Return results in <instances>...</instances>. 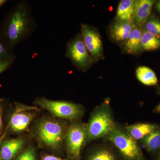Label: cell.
I'll return each mask as SVG.
<instances>
[{
    "instance_id": "21",
    "label": "cell",
    "mask_w": 160,
    "mask_h": 160,
    "mask_svg": "<svg viewBox=\"0 0 160 160\" xmlns=\"http://www.w3.org/2000/svg\"><path fill=\"white\" fill-rule=\"evenodd\" d=\"M14 58L16 56L13 50L9 49L0 35V62Z\"/></svg>"
},
{
    "instance_id": "22",
    "label": "cell",
    "mask_w": 160,
    "mask_h": 160,
    "mask_svg": "<svg viewBox=\"0 0 160 160\" xmlns=\"http://www.w3.org/2000/svg\"><path fill=\"white\" fill-rule=\"evenodd\" d=\"M14 160H37L36 153L34 148L30 146L21 152Z\"/></svg>"
},
{
    "instance_id": "1",
    "label": "cell",
    "mask_w": 160,
    "mask_h": 160,
    "mask_svg": "<svg viewBox=\"0 0 160 160\" xmlns=\"http://www.w3.org/2000/svg\"><path fill=\"white\" fill-rule=\"evenodd\" d=\"M37 23L29 2L20 1L7 13L0 26V35L9 49L22 42L32 34Z\"/></svg>"
},
{
    "instance_id": "29",
    "label": "cell",
    "mask_w": 160,
    "mask_h": 160,
    "mask_svg": "<svg viewBox=\"0 0 160 160\" xmlns=\"http://www.w3.org/2000/svg\"><path fill=\"white\" fill-rule=\"evenodd\" d=\"M8 2V1L7 0H0V8L4 6Z\"/></svg>"
},
{
    "instance_id": "10",
    "label": "cell",
    "mask_w": 160,
    "mask_h": 160,
    "mask_svg": "<svg viewBox=\"0 0 160 160\" xmlns=\"http://www.w3.org/2000/svg\"><path fill=\"white\" fill-rule=\"evenodd\" d=\"M26 141L23 138L3 140L1 146L0 160H13L23 150Z\"/></svg>"
},
{
    "instance_id": "5",
    "label": "cell",
    "mask_w": 160,
    "mask_h": 160,
    "mask_svg": "<svg viewBox=\"0 0 160 160\" xmlns=\"http://www.w3.org/2000/svg\"><path fill=\"white\" fill-rule=\"evenodd\" d=\"M34 103L50 113L61 118L76 121L82 116V106L78 104L64 101H54L46 98H36Z\"/></svg>"
},
{
    "instance_id": "16",
    "label": "cell",
    "mask_w": 160,
    "mask_h": 160,
    "mask_svg": "<svg viewBox=\"0 0 160 160\" xmlns=\"http://www.w3.org/2000/svg\"><path fill=\"white\" fill-rule=\"evenodd\" d=\"M140 141L146 151L154 157L160 151V126Z\"/></svg>"
},
{
    "instance_id": "12",
    "label": "cell",
    "mask_w": 160,
    "mask_h": 160,
    "mask_svg": "<svg viewBox=\"0 0 160 160\" xmlns=\"http://www.w3.org/2000/svg\"><path fill=\"white\" fill-rule=\"evenodd\" d=\"M135 26L134 22L115 21L110 26L111 37L117 42H125Z\"/></svg>"
},
{
    "instance_id": "9",
    "label": "cell",
    "mask_w": 160,
    "mask_h": 160,
    "mask_svg": "<svg viewBox=\"0 0 160 160\" xmlns=\"http://www.w3.org/2000/svg\"><path fill=\"white\" fill-rule=\"evenodd\" d=\"M81 35L83 42L93 62L98 61L102 55V44L99 33L90 25L81 24Z\"/></svg>"
},
{
    "instance_id": "4",
    "label": "cell",
    "mask_w": 160,
    "mask_h": 160,
    "mask_svg": "<svg viewBox=\"0 0 160 160\" xmlns=\"http://www.w3.org/2000/svg\"><path fill=\"white\" fill-rule=\"evenodd\" d=\"M105 138L114 146L122 160H147L136 140L116 124Z\"/></svg>"
},
{
    "instance_id": "17",
    "label": "cell",
    "mask_w": 160,
    "mask_h": 160,
    "mask_svg": "<svg viewBox=\"0 0 160 160\" xmlns=\"http://www.w3.org/2000/svg\"><path fill=\"white\" fill-rule=\"evenodd\" d=\"M86 160H122L117 151L106 146H100L89 152Z\"/></svg>"
},
{
    "instance_id": "28",
    "label": "cell",
    "mask_w": 160,
    "mask_h": 160,
    "mask_svg": "<svg viewBox=\"0 0 160 160\" xmlns=\"http://www.w3.org/2000/svg\"><path fill=\"white\" fill-rule=\"evenodd\" d=\"M153 112L155 113H160V103L155 107L153 109Z\"/></svg>"
},
{
    "instance_id": "18",
    "label": "cell",
    "mask_w": 160,
    "mask_h": 160,
    "mask_svg": "<svg viewBox=\"0 0 160 160\" xmlns=\"http://www.w3.org/2000/svg\"><path fill=\"white\" fill-rule=\"evenodd\" d=\"M138 80L146 86H155L158 83V78L154 72L146 66H140L136 72Z\"/></svg>"
},
{
    "instance_id": "2",
    "label": "cell",
    "mask_w": 160,
    "mask_h": 160,
    "mask_svg": "<svg viewBox=\"0 0 160 160\" xmlns=\"http://www.w3.org/2000/svg\"><path fill=\"white\" fill-rule=\"evenodd\" d=\"M87 124L86 142L105 138L114 128L116 124L108 98L95 109Z\"/></svg>"
},
{
    "instance_id": "3",
    "label": "cell",
    "mask_w": 160,
    "mask_h": 160,
    "mask_svg": "<svg viewBox=\"0 0 160 160\" xmlns=\"http://www.w3.org/2000/svg\"><path fill=\"white\" fill-rule=\"evenodd\" d=\"M68 127L62 122L49 118L43 119L37 126V136L42 146L58 151L62 146Z\"/></svg>"
},
{
    "instance_id": "14",
    "label": "cell",
    "mask_w": 160,
    "mask_h": 160,
    "mask_svg": "<svg viewBox=\"0 0 160 160\" xmlns=\"http://www.w3.org/2000/svg\"><path fill=\"white\" fill-rule=\"evenodd\" d=\"M159 125L150 123H140L126 126V131L135 140H141L159 127Z\"/></svg>"
},
{
    "instance_id": "7",
    "label": "cell",
    "mask_w": 160,
    "mask_h": 160,
    "mask_svg": "<svg viewBox=\"0 0 160 160\" xmlns=\"http://www.w3.org/2000/svg\"><path fill=\"white\" fill-rule=\"evenodd\" d=\"M66 56L79 70L86 72L92 66L93 60L84 44L81 32L66 44Z\"/></svg>"
},
{
    "instance_id": "8",
    "label": "cell",
    "mask_w": 160,
    "mask_h": 160,
    "mask_svg": "<svg viewBox=\"0 0 160 160\" xmlns=\"http://www.w3.org/2000/svg\"><path fill=\"white\" fill-rule=\"evenodd\" d=\"M36 109L38 108L17 103L16 109L12 115L8 125L9 129L16 133L26 131L36 116L34 112L30 110Z\"/></svg>"
},
{
    "instance_id": "24",
    "label": "cell",
    "mask_w": 160,
    "mask_h": 160,
    "mask_svg": "<svg viewBox=\"0 0 160 160\" xmlns=\"http://www.w3.org/2000/svg\"><path fill=\"white\" fill-rule=\"evenodd\" d=\"M5 102L4 99L0 98V137L2 134L3 131V115Z\"/></svg>"
},
{
    "instance_id": "31",
    "label": "cell",
    "mask_w": 160,
    "mask_h": 160,
    "mask_svg": "<svg viewBox=\"0 0 160 160\" xmlns=\"http://www.w3.org/2000/svg\"><path fill=\"white\" fill-rule=\"evenodd\" d=\"M158 92L159 94L160 95V84L158 88Z\"/></svg>"
},
{
    "instance_id": "25",
    "label": "cell",
    "mask_w": 160,
    "mask_h": 160,
    "mask_svg": "<svg viewBox=\"0 0 160 160\" xmlns=\"http://www.w3.org/2000/svg\"><path fill=\"white\" fill-rule=\"evenodd\" d=\"M41 160H69L62 158L58 157L49 154H45L42 157Z\"/></svg>"
},
{
    "instance_id": "26",
    "label": "cell",
    "mask_w": 160,
    "mask_h": 160,
    "mask_svg": "<svg viewBox=\"0 0 160 160\" xmlns=\"http://www.w3.org/2000/svg\"><path fill=\"white\" fill-rule=\"evenodd\" d=\"M8 129H9V126H7L6 129H5V131L3 132L2 134L0 137V156H1V145H2V142L3 140L5 139V137H6V135L7 134V132L8 131Z\"/></svg>"
},
{
    "instance_id": "15",
    "label": "cell",
    "mask_w": 160,
    "mask_h": 160,
    "mask_svg": "<svg viewBox=\"0 0 160 160\" xmlns=\"http://www.w3.org/2000/svg\"><path fill=\"white\" fill-rule=\"evenodd\" d=\"M135 0L120 1L117 11L115 21L133 22Z\"/></svg>"
},
{
    "instance_id": "11",
    "label": "cell",
    "mask_w": 160,
    "mask_h": 160,
    "mask_svg": "<svg viewBox=\"0 0 160 160\" xmlns=\"http://www.w3.org/2000/svg\"><path fill=\"white\" fill-rule=\"evenodd\" d=\"M156 1L153 0H135L133 22L142 28L149 18L152 6Z\"/></svg>"
},
{
    "instance_id": "13",
    "label": "cell",
    "mask_w": 160,
    "mask_h": 160,
    "mask_svg": "<svg viewBox=\"0 0 160 160\" xmlns=\"http://www.w3.org/2000/svg\"><path fill=\"white\" fill-rule=\"evenodd\" d=\"M142 32V28L135 25L124 43L123 48L126 52L132 54H138L142 52L141 42Z\"/></svg>"
},
{
    "instance_id": "6",
    "label": "cell",
    "mask_w": 160,
    "mask_h": 160,
    "mask_svg": "<svg viewBox=\"0 0 160 160\" xmlns=\"http://www.w3.org/2000/svg\"><path fill=\"white\" fill-rule=\"evenodd\" d=\"M87 124L72 121L68 126L65 141L69 160H81V151L86 142Z\"/></svg>"
},
{
    "instance_id": "20",
    "label": "cell",
    "mask_w": 160,
    "mask_h": 160,
    "mask_svg": "<svg viewBox=\"0 0 160 160\" xmlns=\"http://www.w3.org/2000/svg\"><path fill=\"white\" fill-rule=\"evenodd\" d=\"M144 29L160 39V20L151 18L148 19L144 26Z\"/></svg>"
},
{
    "instance_id": "23",
    "label": "cell",
    "mask_w": 160,
    "mask_h": 160,
    "mask_svg": "<svg viewBox=\"0 0 160 160\" xmlns=\"http://www.w3.org/2000/svg\"><path fill=\"white\" fill-rule=\"evenodd\" d=\"M15 60L16 58H14L0 62V74L10 68L14 63Z\"/></svg>"
},
{
    "instance_id": "27",
    "label": "cell",
    "mask_w": 160,
    "mask_h": 160,
    "mask_svg": "<svg viewBox=\"0 0 160 160\" xmlns=\"http://www.w3.org/2000/svg\"><path fill=\"white\" fill-rule=\"evenodd\" d=\"M155 9L160 13V0L158 1V2H155Z\"/></svg>"
},
{
    "instance_id": "19",
    "label": "cell",
    "mask_w": 160,
    "mask_h": 160,
    "mask_svg": "<svg viewBox=\"0 0 160 160\" xmlns=\"http://www.w3.org/2000/svg\"><path fill=\"white\" fill-rule=\"evenodd\" d=\"M142 51H152L160 48V39L143 29L141 42Z\"/></svg>"
},
{
    "instance_id": "30",
    "label": "cell",
    "mask_w": 160,
    "mask_h": 160,
    "mask_svg": "<svg viewBox=\"0 0 160 160\" xmlns=\"http://www.w3.org/2000/svg\"><path fill=\"white\" fill-rule=\"evenodd\" d=\"M152 160H160V151Z\"/></svg>"
}]
</instances>
